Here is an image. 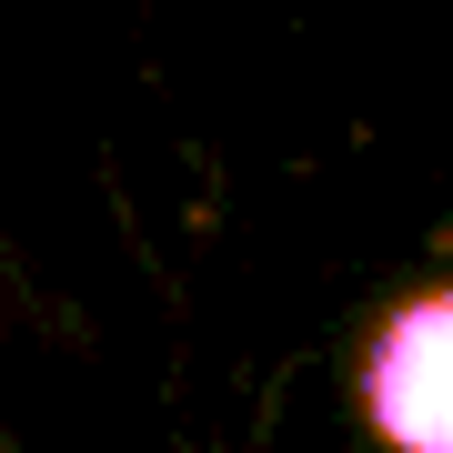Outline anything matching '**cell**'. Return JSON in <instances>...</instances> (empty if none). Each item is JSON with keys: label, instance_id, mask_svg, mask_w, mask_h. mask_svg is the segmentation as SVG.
<instances>
[{"label": "cell", "instance_id": "6da1fadb", "mask_svg": "<svg viewBox=\"0 0 453 453\" xmlns=\"http://www.w3.org/2000/svg\"><path fill=\"white\" fill-rule=\"evenodd\" d=\"M353 413L383 453H453V282L393 292L363 323Z\"/></svg>", "mask_w": 453, "mask_h": 453}]
</instances>
